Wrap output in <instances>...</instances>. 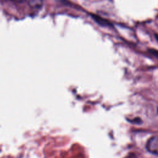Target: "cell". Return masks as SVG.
I'll return each mask as SVG.
<instances>
[{
    "instance_id": "obj_1",
    "label": "cell",
    "mask_w": 158,
    "mask_h": 158,
    "mask_svg": "<svg viewBox=\"0 0 158 158\" xmlns=\"http://www.w3.org/2000/svg\"><path fill=\"white\" fill-rule=\"evenodd\" d=\"M146 148L149 152L158 156V136L150 138L147 141Z\"/></svg>"
},
{
    "instance_id": "obj_2",
    "label": "cell",
    "mask_w": 158,
    "mask_h": 158,
    "mask_svg": "<svg viewBox=\"0 0 158 158\" xmlns=\"http://www.w3.org/2000/svg\"><path fill=\"white\" fill-rule=\"evenodd\" d=\"M93 18L94 19V20L100 25L103 26V27H112V23H110L108 20H107L106 19H104L102 17H101L100 16L96 15H92Z\"/></svg>"
},
{
    "instance_id": "obj_3",
    "label": "cell",
    "mask_w": 158,
    "mask_h": 158,
    "mask_svg": "<svg viewBox=\"0 0 158 158\" xmlns=\"http://www.w3.org/2000/svg\"><path fill=\"white\" fill-rule=\"evenodd\" d=\"M149 51L152 55H154V56H156V57H158V51L156 50L155 49H150L149 50Z\"/></svg>"
},
{
    "instance_id": "obj_4",
    "label": "cell",
    "mask_w": 158,
    "mask_h": 158,
    "mask_svg": "<svg viewBox=\"0 0 158 158\" xmlns=\"http://www.w3.org/2000/svg\"><path fill=\"white\" fill-rule=\"evenodd\" d=\"M141 120L139 118H135L133 120V122H135V123H141Z\"/></svg>"
},
{
    "instance_id": "obj_5",
    "label": "cell",
    "mask_w": 158,
    "mask_h": 158,
    "mask_svg": "<svg viewBox=\"0 0 158 158\" xmlns=\"http://www.w3.org/2000/svg\"><path fill=\"white\" fill-rule=\"evenodd\" d=\"M125 158H136V156H135V155L134 154H129V155H128L126 157H125Z\"/></svg>"
},
{
    "instance_id": "obj_6",
    "label": "cell",
    "mask_w": 158,
    "mask_h": 158,
    "mask_svg": "<svg viewBox=\"0 0 158 158\" xmlns=\"http://www.w3.org/2000/svg\"><path fill=\"white\" fill-rule=\"evenodd\" d=\"M155 37H156V38L157 40V41H158V35L157 34H155Z\"/></svg>"
},
{
    "instance_id": "obj_7",
    "label": "cell",
    "mask_w": 158,
    "mask_h": 158,
    "mask_svg": "<svg viewBox=\"0 0 158 158\" xmlns=\"http://www.w3.org/2000/svg\"><path fill=\"white\" fill-rule=\"evenodd\" d=\"M157 114H158V108H157Z\"/></svg>"
}]
</instances>
